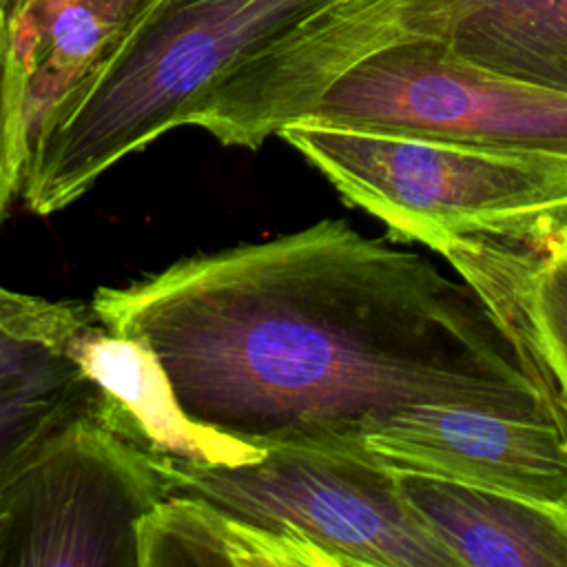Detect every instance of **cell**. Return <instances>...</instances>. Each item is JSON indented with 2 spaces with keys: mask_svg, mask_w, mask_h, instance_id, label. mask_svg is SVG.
<instances>
[{
  "mask_svg": "<svg viewBox=\"0 0 567 567\" xmlns=\"http://www.w3.org/2000/svg\"><path fill=\"white\" fill-rule=\"evenodd\" d=\"M24 159L27 140L20 117V104L7 60V49L0 35V221L11 195L20 188Z\"/></svg>",
  "mask_w": 567,
  "mask_h": 567,
  "instance_id": "obj_15",
  "label": "cell"
},
{
  "mask_svg": "<svg viewBox=\"0 0 567 567\" xmlns=\"http://www.w3.org/2000/svg\"><path fill=\"white\" fill-rule=\"evenodd\" d=\"M86 303L49 301L0 286V492L97 390L66 354Z\"/></svg>",
  "mask_w": 567,
  "mask_h": 567,
  "instance_id": "obj_8",
  "label": "cell"
},
{
  "mask_svg": "<svg viewBox=\"0 0 567 567\" xmlns=\"http://www.w3.org/2000/svg\"><path fill=\"white\" fill-rule=\"evenodd\" d=\"M403 29L501 75L567 93V0H408Z\"/></svg>",
  "mask_w": 567,
  "mask_h": 567,
  "instance_id": "obj_12",
  "label": "cell"
},
{
  "mask_svg": "<svg viewBox=\"0 0 567 567\" xmlns=\"http://www.w3.org/2000/svg\"><path fill=\"white\" fill-rule=\"evenodd\" d=\"M396 487L458 565L567 567V501H534L394 472Z\"/></svg>",
  "mask_w": 567,
  "mask_h": 567,
  "instance_id": "obj_11",
  "label": "cell"
},
{
  "mask_svg": "<svg viewBox=\"0 0 567 567\" xmlns=\"http://www.w3.org/2000/svg\"><path fill=\"white\" fill-rule=\"evenodd\" d=\"M341 567L317 543L171 494L137 523V567Z\"/></svg>",
  "mask_w": 567,
  "mask_h": 567,
  "instance_id": "obj_14",
  "label": "cell"
},
{
  "mask_svg": "<svg viewBox=\"0 0 567 567\" xmlns=\"http://www.w3.org/2000/svg\"><path fill=\"white\" fill-rule=\"evenodd\" d=\"M148 0H4L0 35L24 140L117 47Z\"/></svg>",
  "mask_w": 567,
  "mask_h": 567,
  "instance_id": "obj_10",
  "label": "cell"
},
{
  "mask_svg": "<svg viewBox=\"0 0 567 567\" xmlns=\"http://www.w3.org/2000/svg\"><path fill=\"white\" fill-rule=\"evenodd\" d=\"M171 489L95 403L0 492V567H137V523Z\"/></svg>",
  "mask_w": 567,
  "mask_h": 567,
  "instance_id": "obj_6",
  "label": "cell"
},
{
  "mask_svg": "<svg viewBox=\"0 0 567 567\" xmlns=\"http://www.w3.org/2000/svg\"><path fill=\"white\" fill-rule=\"evenodd\" d=\"M563 241H567V235H565V239H563Z\"/></svg>",
  "mask_w": 567,
  "mask_h": 567,
  "instance_id": "obj_16",
  "label": "cell"
},
{
  "mask_svg": "<svg viewBox=\"0 0 567 567\" xmlns=\"http://www.w3.org/2000/svg\"><path fill=\"white\" fill-rule=\"evenodd\" d=\"M2 2H4V0H0V4H2Z\"/></svg>",
  "mask_w": 567,
  "mask_h": 567,
  "instance_id": "obj_17",
  "label": "cell"
},
{
  "mask_svg": "<svg viewBox=\"0 0 567 567\" xmlns=\"http://www.w3.org/2000/svg\"><path fill=\"white\" fill-rule=\"evenodd\" d=\"M301 122L567 155V93L478 66L430 35L352 64Z\"/></svg>",
  "mask_w": 567,
  "mask_h": 567,
  "instance_id": "obj_5",
  "label": "cell"
},
{
  "mask_svg": "<svg viewBox=\"0 0 567 567\" xmlns=\"http://www.w3.org/2000/svg\"><path fill=\"white\" fill-rule=\"evenodd\" d=\"M408 0H148L106 60L29 140L20 190L38 215L177 126L259 148L306 120L359 60L405 35Z\"/></svg>",
  "mask_w": 567,
  "mask_h": 567,
  "instance_id": "obj_2",
  "label": "cell"
},
{
  "mask_svg": "<svg viewBox=\"0 0 567 567\" xmlns=\"http://www.w3.org/2000/svg\"><path fill=\"white\" fill-rule=\"evenodd\" d=\"M89 306L155 357L190 421L259 450L365 458L370 432L425 403L567 427L485 295L343 219L179 259Z\"/></svg>",
  "mask_w": 567,
  "mask_h": 567,
  "instance_id": "obj_1",
  "label": "cell"
},
{
  "mask_svg": "<svg viewBox=\"0 0 567 567\" xmlns=\"http://www.w3.org/2000/svg\"><path fill=\"white\" fill-rule=\"evenodd\" d=\"M363 454L392 472L567 501V427L549 421L425 403L370 432Z\"/></svg>",
  "mask_w": 567,
  "mask_h": 567,
  "instance_id": "obj_7",
  "label": "cell"
},
{
  "mask_svg": "<svg viewBox=\"0 0 567 567\" xmlns=\"http://www.w3.org/2000/svg\"><path fill=\"white\" fill-rule=\"evenodd\" d=\"M66 354L95 385L100 416L142 450L219 465L250 463L266 454L190 421L155 357L142 343L104 328L91 306L75 326Z\"/></svg>",
  "mask_w": 567,
  "mask_h": 567,
  "instance_id": "obj_9",
  "label": "cell"
},
{
  "mask_svg": "<svg viewBox=\"0 0 567 567\" xmlns=\"http://www.w3.org/2000/svg\"><path fill=\"white\" fill-rule=\"evenodd\" d=\"M350 206L401 241L549 248L567 235V155L295 122L279 133Z\"/></svg>",
  "mask_w": 567,
  "mask_h": 567,
  "instance_id": "obj_3",
  "label": "cell"
},
{
  "mask_svg": "<svg viewBox=\"0 0 567 567\" xmlns=\"http://www.w3.org/2000/svg\"><path fill=\"white\" fill-rule=\"evenodd\" d=\"M151 456L171 494L303 536L341 567H458L405 503L396 474L379 463L299 447H270L239 465Z\"/></svg>",
  "mask_w": 567,
  "mask_h": 567,
  "instance_id": "obj_4",
  "label": "cell"
},
{
  "mask_svg": "<svg viewBox=\"0 0 567 567\" xmlns=\"http://www.w3.org/2000/svg\"><path fill=\"white\" fill-rule=\"evenodd\" d=\"M439 252L518 330L567 416V241L458 239Z\"/></svg>",
  "mask_w": 567,
  "mask_h": 567,
  "instance_id": "obj_13",
  "label": "cell"
}]
</instances>
